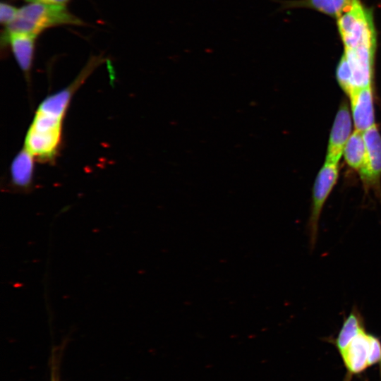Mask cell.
I'll return each mask as SVG.
<instances>
[{"mask_svg":"<svg viewBox=\"0 0 381 381\" xmlns=\"http://www.w3.org/2000/svg\"><path fill=\"white\" fill-rule=\"evenodd\" d=\"M84 25L66 6L28 3L19 8L16 20L5 27L1 35L23 32L37 37L47 29L59 25Z\"/></svg>","mask_w":381,"mask_h":381,"instance_id":"cell-1","label":"cell"},{"mask_svg":"<svg viewBox=\"0 0 381 381\" xmlns=\"http://www.w3.org/2000/svg\"><path fill=\"white\" fill-rule=\"evenodd\" d=\"M377 43L344 47L336 69L339 86L349 96L354 90L373 85Z\"/></svg>","mask_w":381,"mask_h":381,"instance_id":"cell-2","label":"cell"},{"mask_svg":"<svg viewBox=\"0 0 381 381\" xmlns=\"http://www.w3.org/2000/svg\"><path fill=\"white\" fill-rule=\"evenodd\" d=\"M105 61L102 56H92L74 80L65 88L47 96L39 105L35 113L63 123L71 99L79 87L93 71Z\"/></svg>","mask_w":381,"mask_h":381,"instance_id":"cell-3","label":"cell"},{"mask_svg":"<svg viewBox=\"0 0 381 381\" xmlns=\"http://www.w3.org/2000/svg\"><path fill=\"white\" fill-rule=\"evenodd\" d=\"M339 172V163L325 162L315 178L312 191L310 214L308 221L311 249L314 248L317 242L319 221L323 207L337 182Z\"/></svg>","mask_w":381,"mask_h":381,"instance_id":"cell-4","label":"cell"},{"mask_svg":"<svg viewBox=\"0 0 381 381\" xmlns=\"http://www.w3.org/2000/svg\"><path fill=\"white\" fill-rule=\"evenodd\" d=\"M375 335L365 330L357 335L339 353L346 374L344 381H351L371 367L370 358Z\"/></svg>","mask_w":381,"mask_h":381,"instance_id":"cell-5","label":"cell"},{"mask_svg":"<svg viewBox=\"0 0 381 381\" xmlns=\"http://www.w3.org/2000/svg\"><path fill=\"white\" fill-rule=\"evenodd\" d=\"M363 134L366 157L365 165L359 172L360 177L365 190L373 189L379 197L381 194V134L376 124Z\"/></svg>","mask_w":381,"mask_h":381,"instance_id":"cell-6","label":"cell"},{"mask_svg":"<svg viewBox=\"0 0 381 381\" xmlns=\"http://www.w3.org/2000/svg\"><path fill=\"white\" fill-rule=\"evenodd\" d=\"M351 120L349 105L344 100L340 104L330 131L325 162L339 163L351 135Z\"/></svg>","mask_w":381,"mask_h":381,"instance_id":"cell-7","label":"cell"},{"mask_svg":"<svg viewBox=\"0 0 381 381\" xmlns=\"http://www.w3.org/2000/svg\"><path fill=\"white\" fill-rule=\"evenodd\" d=\"M37 37L23 32L1 35V47L10 46L13 56L28 82L30 80Z\"/></svg>","mask_w":381,"mask_h":381,"instance_id":"cell-8","label":"cell"},{"mask_svg":"<svg viewBox=\"0 0 381 381\" xmlns=\"http://www.w3.org/2000/svg\"><path fill=\"white\" fill-rule=\"evenodd\" d=\"M349 97L355 130L363 132L375 125L373 85L356 89Z\"/></svg>","mask_w":381,"mask_h":381,"instance_id":"cell-9","label":"cell"},{"mask_svg":"<svg viewBox=\"0 0 381 381\" xmlns=\"http://www.w3.org/2000/svg\"><path fill=\"white\" fill-rule=\"evenodd\" d=\"M35 159L25 147L13 159L10 169L11 181L17 190L28 191L32 186Z\"/></svg>","mask_w":381,"mask_h":381,"instance_id":"cell-10","label":"cell"},{"mask_svg":"<svg viewBox=\"0 0 381 381\" xmlns=\"http://www.w3.org/2000/svg\"><path fill=\"white\" fill-rule=\"evenodd\" d=\"M365 330L366 327L364 318L355 306L350 313L344 318L337 335L335 337L327 338L326 341L333 345L338 353H340L357 335Z\"/></svg>","mask_w":381,"mask_h":381,"instance_id":"cell-11","label":"cell"},{"mask_svg":"<svg viewBox=\"0 0 381 381\" xmlns=\"http://www.w3.org/2000/svg\"><path fill=\"white\" fill-rule=\"evenodd\" d=\"M280 4L278 11L295 8H310L332 17L339 18L353 0H272Z\"/></svg>","mask_w":381,"mask_h":381,"instance_id":"cell-12","label":"cell"},{"mask_svg":"<svg viewBox=\"0 0 381 381\" xmlns=\"http://www.w3.org/2000/svg\"><path fill=\"white\" fill-rule=\"evenodd\" d=\"M344 157L347 165L358 173L365 165L366 149L363 132L355 130L346 142Z\"/></svg>","mask_w":381,"mask_h":381,"instance_id":"cell-13","label":"cell"},{"mask_svg":"<svg viewBox=\"0 0 381 381\" xmlns=\"http://www.w3.org/2000/svg\"><path fill=\"white\" fill-rule=\"evenodd\" d=\"M19 8H17L7 2H1L0 4V22L5 27L11 25L16 18Z\"/></svg>","mask_w":381,"mask_h":381,"instance_id":"cell-14","label":"cell"},{"mask_svg":"<svg viewBox=\"0 0 381 381\" xmlns=\"http://www.w3.org/2000/svg\"><path fill=\"white\" fill-rule=\"evenodd\" d=\"M64 345L52 349L50 358V381H61L59 367Z\"/></svg>","mask_w":381,"mask_h":381,"instance_id":"cell-15","label":"cell"},{"mask_svg":"<svg viewBox=\"0 0 381 381\" xmlns=\"http://www.w3.org/2000/svg\"><path fill=\"white\" fill-rule=\"evenodd\" d=\"M28 3H42L59 6H66L70 0H24Z\"/></svg>","mask_w":381,"mask_h":381,"instance_id":"cell-16","label":"cell"}]
</instances>
